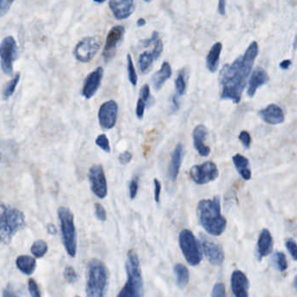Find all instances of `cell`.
Wrapping results in <instances>:
<instances>
[{
  "label": "cell",
  "mask_w": 297,
  "mask_h": 297,
  "mask_svg": "<svg viewBox=\"0 0 297 297\" xmlns=\"http://www.w3.org/2000/svg\"><path fill=\"white\" fill-rule=\"evenodd\" d=\"M258 52L257 42H252L245 53L230 65L228 64L222 67L219 75L220 96L222 99H231L234 104L240 103L248 77Z\"/></svg>",
  "instance_id": "1"
},
{
  "label": "cell",
  "mask_w": 297,
  "mask_h": 297,
  "mask_svg": "<svg viewBox=\"0 0 297 297\" xmlns=\"http://www.w3.org/2000/svg\"><path fill=\"white\" fill-rule=\"evenodd\" d=\"M197 217L203 229L210 235H221L227 227V220L221 213L218 197L200 201L197 206Z\"/></svg>",
  "instance_id": "2"
},
{
  "label": "cell",
  "mask_w": 297,
  "mask_h": 297,
  "mask_svg": "<svg viewBox=\"0 0 297 297\" xmlns=\"http://www.w3.org/2000/svg\"><path fill=\"white\" fill-rule=\"evenodd\" d=\"M109 284V273L105 263L92 259L87 264V297H105Z\"/></svg>",
  "instance_id": "3"
},
{
  "label": "cell",
  "mask_w": 297,
  "mask_h": 297,
  "mask_svg": "<svg viewBox=\"0 0 297 297\" xmlns=\"http://www.w3.org/2000/svg\"><path fill=\"white\" fill-rule=\"evenodd\" d=\"M24 223L22 211L0 202V243L9 244L17 232L24 228Z\"/></svg>",
  "instance_id": "4"
},
{
  "label": "cell",
  "mask_w": 297,
  "mask_h": 297,
  "mask_svg": "<svg viewBox=\"0 0 297 297\" xmlns=\"http://www.w3.org/2000/svg\"><path fill=\"white\" fill-rule=\"evenodd\" d=\"M127 280L117 297H143V279L137 254L129 250L126 263Z\"/></svg>",
  "instance_id": "5"
},
{
  "label": "cell",
  "mask_w": 297,
  "mask_h": 297,
  "mask_svg": "<svg viewBox=\"0 0 297 297\" xmlns=\"http://www.w3.org/2000/svg\"><path fill=\"white\" fill-rule=\"evenodd\" d=\"M62 234V241L66 252L72 257H75L77 253V236H76L74 217L72 211L66 207H60L58 211Z\"/></svg>",
  "instance_id": "6"
},
{
  "label": "cell",
  "mask_w": 297,
  "mask_h": 297,
  "mask_svg": "<svg viewBox=\"0 0 297 297\" xmlns=\"http://www.w3.org/2000/svg\"><path fill=\"white\" fill-rule=\"evenodd\" d=\"M179 244L187 263L192 266L200 264L202 260L201 246L191 230L184 229L180 232Z\"/></svg>",
  "instance_id": "7"
},
{
  "label": "cell",
  "mask_w": 297,
  "mask_h": 297,
  "mask_svg": "<svg viewBox=\"0 0 297 297\" xmlns=\"http://www.w3.org/2000/svg\"><path fill=\"white\" fill-rule=\"evenodd\" d=\"M17 55L18 47L15 39L12 36L6 37L0 43V64L6 74H12Z\"/></svg>",
  "instance_id": "8"
},
{
  "label": "cell",
  "mask_w": 297,
  "mask_h": 297,
  "mask_svg": "<svg viewBox=\"0 0 297 297\" xmlns=\"http://www.w3.org/2000/svg\"><path fill=\"white\" fill-rule=\"evenodd\" d=\"M101 46L99 37H87L81 39L75 46L73 54L79 62L88 63L93 60Z\"/></svg>",
  "instance_id": "9"
},
{
  "label": "cell",
  "mask_w": 297,
  "mask_h": 297,
  "mask_svg": "<svg viewBox=\"0 0 297 297\" xmlns=\"http://www.w3.org/2000/svg\"><path fill=\"white\" fill-rule=\"evenodd\" d=\"M219 171L213 162H205L203 164L195 165L190 169V176L197 185H206L215 180Z\"/></svg>",
  "instance_id": "10"
},
{
  "label": "cell",
  "mask_w": 297,
  "mask_h": 297,
  "mask_svg": "<svg viewBox=\"0 0 297 297\" xmlns=\"http://www.w3.org/2000/svg\"><path fill=\"white\" fill-rule=\"evenodd\" d=\"M88 179L93 194L100 199L105 198L107 196V184L104 169L100 164L91 167L88 172Z\"/></svg>",
  "instance_id": "11"
},
{
  "label": "cell",
  "mask_w": 297,
  "mask_h": 297,
  "mask_svg": "<svg viewBox=\"0 0 297 297\" xmlns=\"http://www.w3.org/2000/svg\"><path fill=\"white\" fill-rule=\"evenodd\" d=\"M125 34V28L121 25H116L113 27L108 33L105 48L103 51V57L105 62L111 60L116 53L118 45L123 39Z\"/></svg>",
  "instance_id": "12"
},
{
  "label": "cell",
  "mask_w": 297,
  "mask_h": 297,
  "mask_svg": "<svg viewBox=\"0 0 297 297\" xmlns=\"http://www.w3.org/2000/svg\"><path fill=\"white\" fill-rule=\"evenodd\" d=\"M99 125L105 130H111L116 125L118 116V104L114 100L105 102L99 110Z\"/></svg>",
  "instance_id": "13"
},
{
  "label": "cell",
  "mask_w": 297,
  "mask_h": 297,
  "mask_svg": "<svg viewBox=\"0 0 297 297\" xmlns=\"http://www.w3.org/2000/svg\"><path fill=\"white\" fill-rule=\"evenodd\" d=\"M202 249L207 261L213 265H221L224 261L225 254L222 247L214 242L211 241L208 238L202 237Z\"/></svg>",
  "instance_id": "14"
},
{
  "label": "cell",
  "mask_w": 297,
  "mask_h": 297,
  "mask_svg": "<svg viewBox=\"0 0 297 297\" xmlns=\"http://www.w3.org/2000/svg\"><path fill=\"white\" fill-rule=\"evenodd\" d=\"M103 74H104V70L102 67H98L95 71L91 72L90 74L87 76L85 80L84 86L82 89V95L84 96L87 99H90L95 95V93L100 86Z\"/></svg>",
  "instance_id": "15"
},
{
  "label": "cell",
  "mask_w": 297,
  "mask_h": 297,
  "mask_svg": "<svg viewBox=\"0 0 297 297\" xmlns=\"http://www.w3.org/2000/svg\"><path fill=\"white\" fill-rule=\"evenodd\" d=\"M109 7L117 19H126L134 12V0H110Z\"/></svg>",
  "instance_id": "16"
},
{
  "label": "cell",
  "mask_w": 297,
  "mask_h": 297,
  "mask_svg": "<svg viewBox=\"0 0 297 297\" xmlns=\"http://www.w3.org/2000/svg\"><path fill=\"white\" fill-rule=\"evenodd\" d=\"M231 288L235 297H249V282L242 271H234L232 274Z\"/></svg>",
  "instance_id": "17"
},
{
  "label": "cell",
  "mask_w": 297,
  "mask_h": 297,
  "mask_svg": "<svg viewBox=\"0 0 297 297\" xmlns=\"http://www.w3.org/2000/svg\"><path fill=\"white\" fill-rule=\"evenodd\" d=\"M259 116L268 125H280L284 122V113L276 104H269L259 111Z\"/></svg>",
  "instance_id": "18"
},
{
  "label": "cell",
  "mask_w": 297,
  "mask_h": 297,
  "mask_svg": "<svg viewBox=\"0 0 297 297\" xmlns=\"http://www.w3.org/2000/svg\"><path fill=\"white\" fill-rule=\"evenodd\" d=\"M207 128L204 125H197L193 132V138H194V144H195L196 151L201 157H207L210 154V148L207 145H205L204 141L207 137Z\"/></svg>",
  "instance_id": "19"
},
{
  "label": "cell",
  "mask_w": 297,
  "mask_h": 297,
  "mask_svg": "<svg viewBox=\"0 0 297 297\" xmlns=\"http://www.w3.org/2000/svg\"><path fill=\"white\" fill-rule=\"evenodd\" d=\"M268 81H269V77L265 70L261 67L255 69L249 80V89H248V96L249 98H253L255 95V93L259 87L264 85Z\"/></svg>",
  "instance_id": "20"
},
{
  "label": "cell",
  "mask_w": 297,
  "mask_h": 297,
  "mask_svg": "<svg viewBox=\"0 0 297 297\" xmlns=\"http://www.w3.org/2000/svg\"><path fill=\"white\" fill-rule=\"evenodd\" d=\"M184 156L183 145L179 143L174 150V153L172 155L171 162L168 169V176L171 181L175 182L177 179L178 174L180 171V165L182 163Z\"/></svg>",
  "instance_id": "21"
},
{
  "label": "cell",
  "mask_w": 297,
  "mask_h": 297,
  "mask_svg": "<svg viewBox=\"0 0 297 297\" xmlns=\"http://www.w3.org/2000/svg\"><path fill=\"white\" fill-rule=\"evenodd\" d=\"M273 250V238L269 230L262 229L257 244V254L260 260L268 256Z\"/></svg>",
  "instance_id": "22"
},
{
  "label": "cell",
  "mask_w": 297,
  "mask_h": 297,
  "mask_svg": "<svg viewBox=\"0 0 297 297\" xmlns=\"http://www.w3.org/2000/svg\"><path fill=\"white\" fill-rule=\"evenodd\" d=\"M171 66L169 65V63H163L161 68L159 69V71H158L155 74L153 75V84L154 90L159 91L166 81L171 77Z\"/></svg>",
  "instance_id": "23"
},
{
  "label": "cell",
  "mask_w": 297,
  "mask_h": 297,
  "mask_svg": "<svg viewBox=\"0 0 297 297\" xmlns=\"http://www.w3.org/2000/svg\"><path fill=\"white\" fill-rule=\"evenodd\" d=\"M222 44L217 42L212 46L207 56V67L209 72H215L219 66L220 55L222 53Z\"/></svg>",
  "instance_id": "24"
},
{
  "label": "cell",
  "mask_w": 297,
  "mask_h": 297,
  "mask_svg": "<svg viewBox=\"0 0 297 297\" xmlns=\"http://www.w3.org/2000/svg\"><path fill=\"white\" fill-rule=\"evenodd\" d=\"M233 163L234 166L237 169L238 172L242 176L244 180L251 179V170L249 169V161L248 158L240 154L234 155L233 157Z\"/></svg>",
  "instance_id": "25"
},
{
  "label": "cell",
  "mask_w": 297,
  "mask_h": 297,
  "mask_svg": "<svg viewBox=\"0 0 297 297\" xmlns=\"http://www.w3.org/2000/svg\"><path fill=\"white\" fill-rule=\"evenodd\" d=\"M16 265L22 273L27 275V276L32 275L35 271L37 266L35 259L32 256H26V255L18 256L16 260Z\"/></svg>",
  "instance_id": "26"
},
{
  "label": "cell",
  "mask_w": 297,
  "mask_h": 297,
  "mask_svg": "<svg viewBox=\"0 0 297 297\" xmlns=\"http://www.w3.org/2000/svg\"><path fill=\"white\" fill-rule=\"evenodd\" d=\"M176 282L180 288H184L189 282V272L187 268L181 263H177L174 268Z\"/></svg>",
  "instance_id": "27"
},
{
  "label": "cell",
  "mask_w": 297,
  "mask_h": 297,
  "mask_svg": "<svg viewBox=\"0 0 297 297\" xmlns=\"http://www.w3.org/2000/svg\"><path fill=\"white\" fill-rule=\"evenodd\" d=\"M154 60H156L154 58L152 51H144L143 53H141L139 57V67L141 73L146 74L149 72Z\"/></svg>",
  "instance_id": "28"
},
{
  "label": "cell",
  "mask_w": 297,
  "mask_h": 297,
  "mask_svg": "<svg viewBox=\"0 0 297 297\" xmlns=\"http://www.w3.org/2000/svg\"><path fill=\"white\" fill-rule=\"evenodd\" d=\"M31 251L36 258H41L48 251V246L45 241L38 240V241L33 243L32 248H31Z\"/></svg>",
  "instance_id": "29"
},
{
  "label": "cell",
  "mask_w": 297,
  "mask_h": 297,
  "mask_svg": "<svg viewBox=\"0 0 297 297\" xmlns=\"http://www.w3.org/2000/svg\"><path fill=\"white\" fill-rule=\"evenodd\" d=\"M186 72L184 70L180 71L175 80V89L177 96L184 95L186 92Z\"/></svg>",
  "instance_id": "30"
},
{
  "label": "cell",
  "mask_w": 297,
  "mask_h": 297,
  "mask_svg": "<svg viewBox=\"0 0 297 297\" xmlns=\"http://www.w3.org/2000/svg\"><path fill=\"white\" fill-rule=\"evenodd\" d=\"M19 79H20V74L17 73L15 75V77H13L12 80L6 84L5 89H4V99H8L14 93V91H15L16 87L18 85Z\"/></svg>",
  "instance_id": "31"
},
{
  "label": "cell",
  "mask_w": 297,
  "mask_h": 297,
  "mask_svg": "<svg viewBox=\"0 0 297 297\" xmlns=\"http://www.w3.org/2000/svg\"><path fill=\"white\" fill-rule=\"evenodd\" d=\"M274 263L276 264V268L279 270L281 272H283L287 270L288 268V261L286 258L285 254L284 253L278 252L275 253L273 256Z\"/></svg>",
  "instance_id": "32"
},
{
  "label": "cell",
  "mask_w": 297,
  "mask_h": 297,
  "mask_svg": "<svg viewBox=\"0 0 297 297\" xmlns=\"http://www.w3.org/2000/svg\"><path fill=\"white\" fill-rule=\"evenodd\" d=\"M127 72H128L130 82L133 86H135L138 82V77H137V74L135 72L134 66H133L132 57L130 56V54L127 55Z\"/></svg>",
  "instance_id": "33"
},
{
  "label": "cell",
  "mask_w": 297,
  "mask_h": 297,
  "mask_svg": "<svg viewBox=\"0 0 297 297\" xmlns=\"http://www.w3.org/2000/svg\"><path fill=\"white\" fill-rule=\"evenodd\" d=\"M64 277L66 282L69 283H75L78 280V275L76 273L74 268L72 266H67L64 271Z\"/></svg>",
  "instance_id": "34"
},
{
  "label": "cell",
  "mask_w": 297,
  "mask_h": 297,
  "mask_svg": "<svg viewBox=\"0 0 297 297\" xmlns=\"http://www.w3.org/2000/svg\"><path fill=\"white\" fill-rule=\"evenodd\" d=\"M95 143H96L97 145L99 146V148H102L104 152L109 153L111 151L110 144H109V140H108L107 137L105 136V134L99 135V137H97Z\"/></svg>",
  "instance_id": "35"
},
{
  "label": "cell",
  "mask_w": 297,
  "mask_h": 297,
  "mask_svg": "<svg viewBox=\"0 0 297 297\" xmlns=\"http://www.w3.org/2000/svg\"><path fill=\"white\" fill-rule=\"evenodd\" d=\"M28 289L30 292L31 296L41 297L38 284H37V282L34 280L29 279V281H28Z\"/></svg>",
  "instance_id": "36"
},
{
  "label": "cell",
  "mask_w": 297,
  "mask_h": 297,
  "mask_svg": "<svg viewBox=\"0 0 297 297\" xmlns=\"http://www.w3.org/2000/svg\"><path fill=\"white\" fill-rule=\"evenodd\" d=\"M286 248L289 254L291 255L292 258L294 259V261H296V243L294 239L290 238L286 241Z\"/></svg>",
  "instance_id": "37"
},
{
  "label": "cell",
  "mask_w": 297,
  "mask_h": 297,
  "mask_svg": "<svg viewBox=\"0 0 297 297\" xmlns=\"http://www.w3.org/2000/svg\"><path fill=\"white\" fill-rule=\"evenodd\" d=\"M212 297H226V288L223 283H216L213 288Z\"/></svg>",
  "instance_id": "38"
},
{
  "label": "cell",
  "mask_w": 297,
  "mask_h": 297,
  "mask_svg": "<svg viewBox=\"0 0 297 297\" xmlns=\"http://www.w3.org/2000/svg\"><path fill=\"white\" fill-rule=\"evenodd\" d=\"M14 1L15 0H0V17L6 15Z\"/></svg>",
  "instance_id": "39"
},
{
  "label": "cell",
  "mask_w": 297,
  "mask_h": 297,
  "mask_svg": "<svg viewBox=\"0 0 297 297\" xmlns=\"http://www.w3.org/2000/svg\"><path fill=\"white\" fill-rule=\"evenodd\" d=\"M95 216H96L97 218L99 221L104 222V221L106 220V212H105V210L102 205L99 203V202L95 203Z\"/></svg>",
  "instance_id": "40"
},
{
  "label": "cell",
  "mask_w": 297,
  "mask_h": 297,
  "mask_svg": "<svg viewBox=\"0 0 297 297\" xmlns=\"http://www.w3.org/2000/svg\"><path fill=\"white\" fill-rule=\"evenodd\" d=\"M239 139H240V142L242 143L243 146H244L245 148H250V144H251V137H250V135H249L248 131H241L240 135H239Z\"/></svg>",
  "instance_id": "41"
},
{
  "label": "cell",
  "mask_w": 297,
  "mask_h": 297,
  "mask_svg": "<svg viewBox=\"0 0 297 297\" xmlns=\"http://www.w3.org/2000/svg\"><path fill=\"white\" fill-rule=\"evenodd\" d=\"M145 107H146L145 102L140 98L137 103V107H136V116L139 119H142V117L144 116Z\"/></svg>",
  "instance_id": "42"
},
{
  "label": "cell",
  "mask_w": 297,
  "mask_h": 297,
  "mask_svg": "<svg viewBox=\"0 0 297 297\" xmlns=\"http://www.w3.org/2000/svg\"><path fill=\"white\" fill-rule=\"evenodd\" d=\"M138 181L137 179H132L131 183H130L129 185V190H130V197L132 199H134L135 196L137 195V192H138Z\"/></svg>",
  "instance_id": "43"
},
{
  "label": "cell",
  "mask_w": 297,
  "mask_h": 297,
  "mask_svg": "<svg viewBox=\"0 0 297 297\" xmlns=\"http://www.w3.org/2000/svg\"><path fill=\"white\" fill-rule=\"evenodd\" d=\"M132 156L129 152H125L121 153L119 157V161L120 164H126L129 163L130 161L132 160Z\"/></svg>",
  "instance_id": "44"
},
{
  "label": "cell",
  "mask_w": 297,
  "mask_h": 297,
  "mask_svg": "<svg viewBox=\"0 0 297 297\" xmlns=\"http://www.w3.org/2000/svg\"><path fill=\"white\" fill-rule=\"evenodd\" d=\"M154 197H155V202L157 203L159 202V196H160V190H161V185L158 179H154Z\"/></svg>",
  "instance_id": "45"
},
{
  "label": "cell",
  "mask_w": 297,
  "mask_h": 297,
  "mask_svg": "<svg viewBox=\"0 0 297 297\" xmlns=\"http://www.w3.org/2000/svg\"><path fill=\"white\" fill-rule=\"evenodd\" d=\"M149 96H150V89H149V86H148V84H145L141 91V98L146 103L148 100Z\"/></svg>",
  "instance_id": "46"
},
{
  "label": "cell",
  "mask_w": 297,
  "mask_h": 297,
  "mask_svg": "<svg viewBox=\"0 0 297 297\" xmlns=\"http://www.w3.org/2000/svg\"><path fill=\"white\" fill-rule=\"evenodd\" d=\"M179 106H180V104H179V99H178V96H174L172 98V105H171V111L172 112H174L179 109Z\"/></svg>",
  "instance_id": "47"
},
{
  "label": "cell",
  "mask_w": 297,
  "mask_h": 297,
  "mask_svg": "<svg viewBox=\"0 0 297 297\" xmlns=\"http://www.w3.org/2000/svg\"><path fill=\"white\" fill-rule=\"evenodd\" d=\"M218 11L221 15H225L226 14V0H219L218 4Z\"/></svg>",
  "instance_id": "48"
},
{
  "label": "cell",
  "mask_w": 297,
  "mask_h": 297,
  "mask_svg": "<svg viewBox=\"0 0 297 297\" xmlns=\"http://www.w3.org/2000/svg\"><path fill=\"white\" fill-rule=\"evenodd\" d=\"M290 66H291V60H283V61L280 64V67L283 69V70H288Z\"/></svg>",
  "instance_id": "49"
},
{
  "label": "cell",
  "mask_w": 297,
  "mask_h": 297,
  "mask_svg": "<svg viewBox=\"0 0 297 297\" xmlns=\"http://www.w3.org/2000/svg\"><path fill=\"white\" fill-rule=\"evenodd\" d=\"M3 297H18L16 295L12 290H10L8 288L5 289L3 292Z\"/></svg>",
  "instance_id": "50"
},
{
  "label": "cell",
  "mask_w": 297,
  "mask_h": 297,
  "mask_svg": "<svg viewBox=\"0 0 297 297\" xmlns=\"http://www.w3.org/2000/svg\"><path fill=\"white\" fill-rule=\"evenodd\" d=\"M47 230H48L49 234H51V235H55L57 233V229L53 224H49Z\"/></svg>",
  "instance_id": "51"
},
{
  "label": "cell",
  "mask_w": 297,
  "mask_h": 297,
  "mask_svg": "<svg viewBox=\"0 0 297 297\" xmlns=\"http://www.w3.org/2000/svg\"><path fill=\"white\" fill-rule=\"evenodd\" d=\"M145 24H146V20H145L144 18H140L138 22H137V25L139 27L143 26Z\"/></svg>",
  "instance_id": "52"
},
{
  "label": "cell",
  "mask_w": 297,
  "mask_h": 297,
  "mask_svg": "<svg viewBox=\"0 0 297 297\" xmlns=\"http://www.w3.org/2000/svg\"><path fill=\"white\" fill-rule=\"evenodd\" d=\"M93 1H94V2H96V3L101 4L104 3L105 0H93Z\"/></svg>",
  "instance_id": "53"
},
{
  "label": "cell",
  "mask_w": 297,
  "mask_h": 297,
  "mask_svg": "<svg viewBox=\"0 0 297 297\" xmlns=\"http://www.w3.org/2000/svg\"><path fill=\"white\" fill-rule=\"evenodd\" d=\"M145 2H151L152 0H144Z\"/></svg>",
  "instance_id": "54"
},
{
  "label": "cell",
  "mask_w": 297,
  "mask_h": 297,
  "mask_svg": "<svg viewBox=\"0 0 297 297\" xmlns=\"http://www.w3.org/2000/svg\"><path fill=\"white\" fill-rule=\"evenodd\" d=\"M76 297H79V296H76Z\"/></svg>",
  "instance_id": "55"
}]
</instances>
